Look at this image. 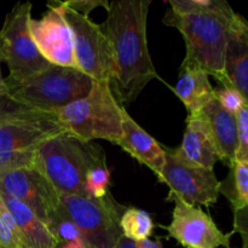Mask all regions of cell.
Masks as SVG:
<instances>
[{"instance_id": "cell-25", "label": "cell", "mask_w": 248, "mask_h": 248, "mask_svg": "<svg viewBox=\"0 0 248 248\" xmlns=\"http://www.w3.org/2000/svg\"><path fill=\"white\" fill-rule=\"evenodd\" d=\"M234 118L237 136V153L235 160L248 162V104H245Z\"/></svg>"}, {"instance_id": "cell-20", "label": "cell", "mask_w": 248, "mask_h": 248, "mask_svg": "<svg viewBox=\"0 0 248 248\" xmlns=\"http://www.w3.org/2000/svg\"><path fill=\"white\" fill-rule=\"evenodd\" d=\"M218 191L227 198L234 212L248 208V162L235 160L230 164L227 177L219 182Z\"/></svg>"}, {"instance_id": "cell-11", "label": "cell", "mask_w": 248, "mask_h": 248, "mask_svg": "<svg viewBox=\"0 0 248 248\" xmlns=\"http://www.w3.org/2000/svg\"><path fill=\"white\" fill-rule=\"evenodd\" d=\"M165 153L164 169L157 179L169 186L167 201L178 198L189 205L206 207L217 202L219 181L213 170L186 164L170 148H165Z\"/></svg>"}, {"instance_id": "cell-12", "label": "cell", "mask_w": 248, "mask_h": 248, "mask_svg": "<svg viewBox=\"0 0 248 248\" xmlns=\"http://www.w3.org/2000/svg\"><path fill=\"white\" fill-rule=\"evenodd\" d=\"M170 201L174 203L172 220L162 227L170 237L186 248H230L232 234H224L208 213L178 198Z\"/></svg>"}, {"instance_id": "cell-9", "label": "cell", "mask_w": 248, "mask_h": 248, "mask_svg": "<svg viewBox=\"0 0 248 248\" xmlns=\"http://www.w3.org/2000/svg\"><path fill=\"white\" fill-rule=\"evenodd\" d=\"M31 2H18L6 15L0 29V56L9 68L7 79L21 80L50 65L31 39Z\"/></svg>"}, {"instance_id": "cell-21", "label": "cell", "mask_w": 248, "mask_h": 248, "mask_svg": "<svg viewBox=\"0 0 248 248\" xmlns=\"http://www.w3.org/2000/svg\"><path fill=\"white\" fill-rule=\"evenodd\" d=\"M123 236L133 242L150 239L154 232V222L149 213L136 207L125 208L120 218Z\"/></svg>"}, {"instance_id": "cell-19", "label": "cell", "mask_w": 248, "mask_h": 248, "mask_svg": "<svg viewBox=\"0 0 248 248\" xmlns=\"http://www.w3.org/2000/svg\"><path fill=\"white\" fill-rule=\"evenodd\" d=\"M0 198L15 220L23 248H57L58 242L35 213L15 199L0 193Z\"/></svg>"}, {"instance_id": "cell-3", "label": "cell", "mask_w": 248, "mask_h": 248, "mask_svg": "<svg viewBox=\"0 0 248 248\" xmlns=\"http://www.w3.org/2000/svg\"><path fill=\"white\" fill-rule=\"evenodd\" d=\"M99 165H107L104 150L69 133L44 143L33 161V166L50 182L60 196H86V174Z\"/></svg>"}, {"instance_id": "cell-14", "label": "cell", "mask_w": 248, "mask_h": 248, "mask_svg": "<svg viewBox=\"0 0 248 248\" xmlns=\"http://www.w3.org/2000/svg\"><path fill=\"white\" fill-rule=\"evenodd\" d=\"M173 153L186 164L201 169L213 170L216 162L219 161L207 121L200 111L188 115L183 140L178 148H174Z\"/></svg>"}, {"instance_id": "cell-5", "label": "cell", "mask_w": 248, "mask_h": 248, "mask_svg": "<svg viewBox=\"0 0 248 248\" xmlns=\"http://www.w3.org/2000/svg\"><path fill=\"white\" fill-rule=\"evenodd\" d=\"M4 80L5 98L52 113L86 96L93 84V80L79 69L53 64L21 80Z\"/></svg>"}, {"instance_id": "cell-32", "label": "cell", "mask_w": 248, "mask_h": 248, "mask_svg": "<svg viewBox=\"0 0 248 248\" xmlns=\"http://www.w3.org/2000/svg\"><path fill=\"white\" fill-rule=\"evenodd\" d=\"M242 248H248L247 245H244V246H242Z\"/></svg>"}, {"instance_id": "cell-31", "label": "cell", "mask_w": 248, "mask_h": 248, "mask_svg": "<svg viewBox=\"0 0 248 248\" xmlns=\"http://www.w3.org/2000/svg\"><path fill=\"white\" fill-rule=\"evenodd\" d=\"M1 63H2V60H1V56H0V98H2L5 94V80L1 74Z\"/></svg>"}, {"instance_id": "cell-6", "label": "cell", "mask_w": 248, "mask_h": 248, "mask_svg": "<svg viewBox=\"0 0 248 248\" xmlns=\"http://www.w3.org/2000/svg\"><path fill=\"white\" fill-rule=\"evenodd\" d=\"M124 111L109 81H93L86 96L63 107L57 115L67 132L82 142L104 140L118 144Z\"/></svg>"}, {"instance_id": "cell-4", "label": "cell", "mask_w": 248, "mask_h": 248, "mask_svg": "<svg viewBox=\"0 0 248 248\" xmlns=\"http://www.w3.org/2000/svg\"><path fill=\"white\" fill-rule=\"evenodd\" d=\"M236 15L232 18L216 15H181L169 9L162 22L178 29L183 36L186 52L182 64L200 68L222 87H230L224 72V56L230 26Z\"/></svg>"}, {"instance_id": "cell-15", "label": "cell", "mask_w": 248, "mask_h": 248, "mask_svg": "<svg viewBox=\"0 0 248 248\" xmlns=\"http://www.w3.org/2000/svg\"><path fill=\"white\" fill-rule=\"evenodd\" d=\"M123 133L118 144L130 156L137 160L140 164L147 166L150 171L159 177L165 165V148L156 142L155 138L145 132L130 115L124 111L123 114Z\"/></svg>"}, {"instance_id": "cell-1", "label": "cell", "mask_w": 248, "mask_h": 248, "mask_svg": "<svg viewBox=\"0 0 248 248\" xmlns=\"http://www.w3.org/2000/svg\"><path fill=\"white\" fill-rule=\"evenodd\" d=\"M150 0L109 1L102 29L108 36L114 57L110 89L119 103L133 102L157 73L147 40Z\"/></svg>"}, {"instance_id": "cell-29", "label": "cell", "mask_w": 248, "mask_h": 248, "mask_svg": "<svg viewBox=\"0 0 248 248\" xmlns=\"http://www.w3.org/2000/svg\"><path fill=\"white\" fill-rule=\"evenodd\" d=\"M135 244L136 248H164V246H162V244L159 240L147 239L140 242H135Z\"/></svg>"}, {"instance_id": "cell-17", "label": "cell", "mask_w": 248, "mask_h": 248, "mask_svg": "<svg viewBox=\"0 0 248 248\" xmlns=\"http://www.w3.org/2000/svg\"><path fill=\"white\" fill-rule=\"evenodd\" d=\"M172 90L184 104L188 115L199 113L215 99V89L210 81V75L193 65L181 64L179 79Z\"/></svg>"}, {"instance_id": "cell-2", "label": "cell", "mask_w": 248, "mask_h": 248, "mask_svg": "<svg viewBox=\"0 0 248 248\" xmlns=\"http://www.w3.org/2000/svg\"><path fill=\"white\" fill-rule=\"evenodd\" d=\"M68 133L57 113L0 98V170L31 166L39 148Z\"/></svg>"}, {"instance_id": "cell-13", "label": "cell", "mask_w": 248, "mask_h": 248, "mask_svg": "<svg viewBox=\"0 0 248 248\" xmlns=\"http://www.w3.org/2000/svg\"><path fill=\"white\" fill-rule=\"evenodd\" d=\"M48 11L40 19H31L29 31L44 60L58 67L77 68L72 34L57 7L47 4Z\"/></svg>"}, {"instance_id": "cell-23", "label": "cell", "mask_w": 248, "mask_h": 248, "mask_svg": "<svg viewBox=\"0 0 248 248\" xmlns=\"http://www.w3.org/2000/svg\"><path fill=\"white\" fill-rule=\"evenodd\" d=\"M110 171L107 165H99L90 170L85 178V194L89 198L101 199L108 194Z\"/></svg>"}, {"instance_id": "cell-24", "label": "cell", "mask_w": 248, "mask_h": 248, "mask_svg": "<svg viewBox=\"0 0 248 248\" xmlns=\"http://www.w3.org/2000/svg\"><path fill=\"white\" fill-rule=\"evenodd\" d=\"M0 248H23L11 213L0 198Z\"/></svg>"}, {"instance_id": "cell-8", "label": "cell", "mask_w": 248, "mask_h": 248, "mask_svg": "<svg viewBox=\"0 0 248 248\" xmlns=\"http://www.w3.org/2000/svg\"><path fill=\"white\" fill-rule=\"evenodd\" d=\"M62 15L72 34L77 68L93 81H109L114 75V57L108 36L99 24L78 14L62 1H50Z\"/></svg>"}, {"instance_id": "cell-28", "label": "cell", "mask_w": 248, "mask_h": 248, "mask_svg": "<svg viewBox=\"0 0 248 248\" xmlns=\"http://www.w3.org/2000/svg\"><path fill=\"white\" fill-rule=\"evenodd\" d=\"M247 211L248 208L234 212V232H240V234H241L244 245H247V235H248Z\"/></svg>"}, {"instance_id": "cell-22", "label": "cell", "mask_w": 248, "mask_h": 248, "mask_svg": "<svg viewBox=\"0 0 248 248\" xmlns=\"http://www.w3.org/2000/svg\"><path fill=\"white\" fill-rule=\"evenodd\" d=\"M170 10L174 14L216 15L232 18L236 15L224 0H170Z\"/></svg>"}, {"instance_id": "cell-27", "label": "cell", "mask_w": 248, "mask_h": 248, "mask_svg": "<svg viewBox=\"0 0 248 248\" xmlns=\"http://www.w3.org/2000/svg\"><path fill=\"white\" fill-rule=\"evenodd\" d=\"M62 4L72 9L73 11L87 17H90L91 11L96 7L102 6L106 7L107 10L109 6V1L107 0H68V1H62Z\"/></svg>"}, {"instance_id": "cell-7", "label": "cell", "mask_w": 248, "mask_h": 248, "mask_svg": "<svg viewBox=\"0 0 248 248\" xmlns=\"http://www.w3.org/2000/svg\"><path fill=\"white\" fill-rule=\"evenodd\" d=\"M61 210L78 227L86 248H114L123 237L120 218L125 208L113 196H61Z\"/></svg>"}, {"instance_id": "cell-10", "label": "cell", "mask_w": 248, "mask_h": 248, "mask_svg": "<svg viewBox=\"0 0 248 248\" xmlns=\"http://www.w3.org/2000/svg\"><path fill=\"white\" fill-rule=\"evenodd\" d=\"M0 193L31 208L47 227L61 212V196L33 165L0 170Z\"/></svg>"}, {"instance_id": "cell-30", "label": "cell", "mask_w": 248, "mask_h": 248, "mask_svg": "<svg viewBox=\"0 0 248 248\" xmlns=\"http://www.w3.org/2000/svg\"><path fill=\"white\" fill-rule=\"evenodd\" d=\"M114 248H136V244L133 241H131V240L126 239L125 236H123L119 240L118 244L115 245Z\"/></svg>"}, {"instance_id": "cell-18", "label": "cell", "mask_w": 248, "mask_h": 248, "mask_svg": "<svg viewBox=\"0 0 248 248\" xmlns=\"http://www.w3.org/2000/svg\"><path fill=\"white\" fill-rule=\"evenodd\" d=\"M200 113L207 121L219 160L227 166H230V164L236 159L237 153L236 124L234 115L225 111L219 106L216 97L202 110H200Z\"/></svg>"}, {"instance_id": "cell-16", "label": "cell", "mask_w": 248, "mask_h": 248, "mask_svg": "<svg viewBox=\"0 0 248 248\" xmlns=\"http://www.w3.org/2000/svg\"><path fill=\"white\" fill-rule=\"evenodd\" d=\"M224 72L230 87H234L248 99V24L239 14L230 26Z\"/></svg>"}, {"instance_id": "cell-26", "label": "cell", "mask_w": 248, "mask_h": 248, "mask_svg": "<svg viewBox=\"0 0 248 248\" xmlns=\"http://www.w3.org/2000/svg\"><path fill=\"white\" fill-rule=\"evenodd\" d=\"M215 97L219 106L232 115H235L245 104H248L247 98H245L234 87H222L219 90H215Z\"/></svg>"}]
</instances>
